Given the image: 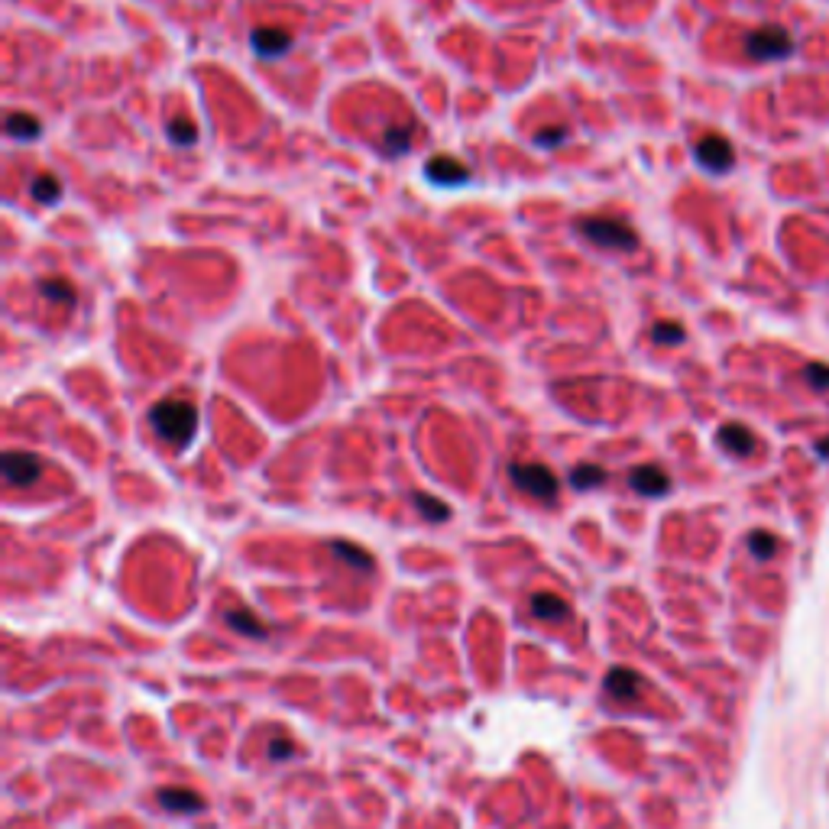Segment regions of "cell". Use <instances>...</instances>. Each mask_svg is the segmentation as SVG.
Wrapping results in <instances>:
<instances>
[{
	"mask_svg": "<svg viewBox=\"0 0 829 829\" xmlns=\"http://www.w3.org/2000/svg\"><path fill=\"white\" fill-rule=\"evenodd\" d=\"M577 234L586 237L590 244L603 246V250H635L638 246V234L619 218H580L577 220Z\"/></svg>",
	"mask_w": 829,
	"mask_h": 829,
	"instance_id": "7a4b0ae2",
	"label": "cell"
},
{
	"mask_svg": "<svg viewBox=\"0 0 829 829\" xmlns=\"http://www.w3.org/2000/svg\"><path fill=\"white\" fill-rule=\"evenodd\" d=\"M269 755L279 762V758H288L292 755V742H282V739H272L269 742Z\"/></svg>",
	"mask_w": 829,
	"mask_h": 829,
	"instance_id": "4316f807",
	"label": "cell"
},
{
	"mask_svg": "<svg viewBox=\"0 0 829 829\" xmlns=\"http://www.w3.org/2000/svg\"><path fill=\"white\" fill-rule=\"evenodd\" d=\"M39 292H43V298H49V302H56V305H72L75 302V288L68 286L65 279H46L39 282Z\"/></svg>",
	"mask_w": 829,
	"mask_h": 829,
	"instance_id": "ffe728a7",
	"label": "cell"
},
{
	"mask_svg": "<svg viewBox=\"0 0 829 829\" xmlns=\"http://www.w3.org/2000/svg\"><path fill=\"white\" fill-rule=\"evenodd\" d=\"M628 486H632L635 492H642V496H664V492L671 490V476L664 474L661 466L642 464L628 474Z\"/></svg>",
	"mask_w": 829,
	"mask_h": 829,
	"instance_id": "9c48e42d",
	"label": "cell"
},
{
	"mask_svg": "<svg viewBox=\"0 0 829 829\" xmlns=\"http://www.w3.org/2000/svg\"><path fill=\"white\" fill-rule=\"evenodd\" d=\"M606 470L603 466H596V464H580V466H574V474H570V486L574 490H593V486H603L606 483Z\"/></svg>",
	"mask_w": 829,
	"mask_h": 829,
	"instance_id": "e0dca14e",
	"label": "cell"
},
{
	"mask_svg": "<svg viewBox=\"0 0 829 829\" xmlns=\"http://www.w3.org/2000/svg\"><path fill=\"white\" fill-rule=\"evenodd\" d=\"M748 548H752V554L758 560H768V558H774V551H778V538L768 532H752L748 534Z\"/></svg>",
	"mask_w": 829,
	"mask_h": 829,
	"instance_id": "7402d4cb",
	"label": "cell"
},
{
	"mask_svg": "<svg viewBox=\"0 0 829 829\" xmlns=\"http://www.w3.org/2000/svg\"><path fill=\"white\" fill-rule=\"evenodd\" d=\"M652 338L658 340V344H680V340H684V328L677 321H658L652 328Z\"/></svg>",
	"mask_w": 829,
	"mask_h": 829,
	"instance_id": "603a6c76",
	"label": "cell"
},
{
	"mask_svg": "<svg viewBox=\"0 0 829 829\" xmlns=\"http://www.w3.org/2000/svg\"><path fill=\"white\" fill-rule=\"evenodd\" d=\"M720 444L729 450V454H736V457H748V454L755 450V434L748 432L745 424H722Z\"/></svg>",
	"mask_w": 829,
	"mask_h": 829,
	"instance_id": "7c38bea8",
	"label": "cell"
},
{
	"mask_svg": "<svg viewBox=\"0 0 829 829\" xmlns=\"http://www.w3.org/2000/svg\"><path fill=\"white\" fill-rule=\"evenodd\" d=\"M4 476L10 486H33L43 476V460L30 450H10L4 454Z\"/></svg>",
	"mask_w": 829,
	"mask_h": 829,
	"instance_id": "8992f818",
	"label": "cell"
},
{
	"mask_svg": "<svg viewBox=\"0 0 829 829\" xmlns=\"http://www.w3.org/2000/svg\"><path fill=\"white\" fill-rule=\"evenodd\" d=\"M169 140H172L175 146H195V143H198V127H195V120H188V117L169 120Z\"/></svg>",
	"mask_w": 829,
	"mask_h": 829,
	"instance_id": "44dd1931",
	"label": "cell"
},
{
	"mask_svg": "<svg viewBox=\"0 0 829 829\" xmlns=\"http://www.w3.org/2000/svg\"><path fill=\"white\" fill-rule=\"evenodd\" d=\"M156 804L169 813H198L204 807L201 794L185 791V787H162L159 794H156Z\"/></svg>",
	"mask_w": 829,
	"mask_h": 829,
	"instance_id": "30bf717a",
	"label": "cell"
},
{
	"mask_svg": "<svg viewBox=\"0 0 829 829\" xmlns=\"http://www.w3.org/2000/svg\"><path fill=\"white\" fill-rule=\"evenodd\" d=\"M745 52L762 62L787 59L794 52V36L787 33L784 26H762V30L745 36Z\"/></svg>",
	"mask_w": 829,
	"mask_h": 829,
	"instance_id": "277c9868",
	"label": "cell"
},
{
	"mask_svg": "<svg viewBox=\"0 0 829 829\" xmlns=\"http://www.w3.org/2000/svg\"><path fill=\"white\" fill-rule=\"evenodd\" d=\"M292 33L282 30V26H256L250 33V46L260 59H282L286 52H292Z\"/></svg>",
	"mask_w": 829,
	"mask_h": 829,
	"instance_id": "52a82bcc",
	"label": "cell"
},
{
	"mask_svg": "<svg viewBox=\"0 0 829 829\" xmlns=\"http://www.w3.org/2000/svg\"><path fill=\"white\" fill-rule=\"evenodd\" d=\"M224 622H227L234 632L240 635H250V638H262L266 635V626H262V619L253 616L250 610H227L224 612Z\"/></svg>",
	"mask_w": 829,
	"mask_h": 829,
	"instance_id": "5bb4252c",
	"label": "cell"
},
{
	"mask_svg": "<svg viewBox=\"0 0 829 829\" xmlns=\"http://www.w3.org/2000/svg\"><path fill=\"white\" fill-rule=\"evenodd\" d=\"M509 480L516 483L525 496H532V500H542V502L558 500L560 480L554 476V470L544 464H509Z\"/></svg>",
	"mask_w": 829,
	"mask_h": 829,
	"instance_id": "3957f363",
	"label": "cell"
},
{
	"mask_svg": "<svg viewBox=\"0 0 829 829\" xmlns=\"http://www.w3.org/2000/svg\"><path fill=\"white\" fill-rule=\"evenodd\" d=\"M532 612L542 619V622H560V619L570 616V606L560 600V596H554V593H534Z\"/></svg>",
	"mask_w": 829,
	"mask_h": 829,
	"instance_id": "4fadbf2b",
	"label": "cell"
},
{
	"mask_svg": "<svg viewBox=\"0 0 829 829\" xmlns=\"http://www.w3.org/2000/svg\"><path fill=\"white\" fill-rule=\"evenodd\" d=\"M414 509H418L428 522H444V518L450 516L448 502L434 500V496H428V492H414Z\"/></svg>",
	"mask_w": 829,
	"mask_h": 829,
	"instance_id": "d6986e66",
	"label": "cell"
},
{
	"mask_svg": "<svg viewBox=\"0 0 829 829\" xmlns=\"http://www.w3.org/2000/svg\"><path fill=\"white\" fill-rule=\"evenodd\" d=\"M62 192H65V185H62V178H56V175H36L33 178V185H30V195L36 198L39 204H56V201H62Z\"/></svg>",
	"mask_w": 829,
	"mask_h": 829,
	"instance_id": "2e32d148",
	"label": "cell"
},
{
	"mask_svg": "<svg viewBox=\"0 0 829 829\" xmlns=\"http://www.w3.org/2000/svg\"><path fill=\"white\" fill-rule=\"evenodd\" d=\"M564 140H568V127H544L534 133V146H542V150H554Z\"/></svg>",
	"mask_w": 829,
	"mask_h": 829,
	"instance_id": "cb8c5ba5",
	"label": "cell"
},
{
	"mask_svg": "<svg viewBox=\"0 0 829 829\" xmlns=\"http://www.w3.org/2000/svg\"><path fill=\"white\" fill-rule=\"evenodd\" d=\"M330 551H334V554H338L344 564H350V568H356V570H370L372 568L370 554H366L363 548L350 544V542H330Z\"/></svg>",
	"mask_w": 829,
	"mask_h": 829,
	"instance_id": "ac0fdd59",
	"label": "cell"
},
{
	"mask_svg": "<svg viewBox=\"0 0 829 829\" xmlns=\"http://www.w3.org/2000/svg\"><path fill=\"white\" fill-rule=\"evenodd\" d=\"M150 424H153L159 440H166L172 448H185L198 432V408L188 398H162L150 412Z\"/></svg>",
	"mask_w": 829,
	"mask_h": 829,
	"instance_id": "6da1fadb",
	"label": "cell"
},
{
	"mask_svg": "<svg viewBox=\"0 0 829 829\" xmlns=\"http://www.w3.org/2000/svg\"><path fill=\"white\" fill-rule=\"evenodd\" d=\"M408 140H412V130L408 127L389 130V133H386V150H389L392 156H402L408 150Z\"/></svg>",
	"mask_w": 829,
	"mask_h": 829,
	"instance_id": "d4e9b609",
	"label": "cell"
},
{
	"mask_svg": "<svg viewBox=\"0 0 829 829\" xmlns=\"http://www.w3.org/2000/svg\"><path fill=\"white\" fill-rule=\"evenodd\" d=\"M7 133L13 136V140H23V143H30V140H36V136L43 133V124H39L33 114L13 110V114L7 117Z\"/></svg>",
	"mask_w": 829,
	"mask_h": 829,
	"instance_id": "9a60e30c",
	"label": "cell"
},
{
	"mask_svg": "<svg viewBox=\"0 0 829 829\" xmlns=\"http://www.w3.org/2000/svg\"><path fill=\"white\" fill-rule=\"evenodd\" d=\"M424 175L432 178L434 185H464V182H470V169L454 156H432L424 162Z\"/></svg>",
	"mask_w": 829,
	"mask_h": 829,
	"instance_id": "ba28073f",
	"label": "cell"
},
{
	"mask_svg": "<svg viewBox=\"0 0 829 829\" xmlns=\"http://www.w3.org/2000/svg\"><path fill=\"white\" fill-rule=\"evenodd\" d=\"M697 162H700L706 172H729L732 162H736V150L729 143L726 136L720 133H706L697 143Z\"/></svg>",
	"mask_w": 829,
	"mask_h": 829,
	"instance_id": "5b68a950",
	"label": "cell"
},
{
	"mask_svg": "<svg viewBox=\"0 0 829 829\" xmlns=\"http://www.w3.org/2000/svg\"><path fill=\"white\" fill-rule=\"evenodd\" d=\"M807 382L816 389H829V366L826 363H810L807 366Z\"/></svg>",
	"mask_w": 829,
	"mask_h": 829,
	"instance_id": "484cf974",
	"label": "cell"
},
{
	"mask_svg": "<svg viewBox=\"0 0 829 829\" xmlns=\"http://www.w3.org/2000/svg\"><path fill=\"white\" fill-rule=\"evenodd\" d=\"M816 454L829 460V440H820V444H816Z\"/></svg>",
	"mask_w": 829,
	"mask_h": 829,
	"instance_id": "83f0119b",
	"label": "cell"
},
{
	"mask_svg": "<svg viewBox=\"0 0 829 829\" xmlns=\"http://www.w3.org/2000/svg\"><path fill=\"white\" fill-rule=\"evenodd\" d=\"M606 690H610L616 700H635L638 690H642V677L628 668H612L606 674Z\"/></svg>",
	"mask_w": 829,
	"mask_h": 829,
	"instance_id": "8fae6325",
	"label": "cell"
}]
</instances>
